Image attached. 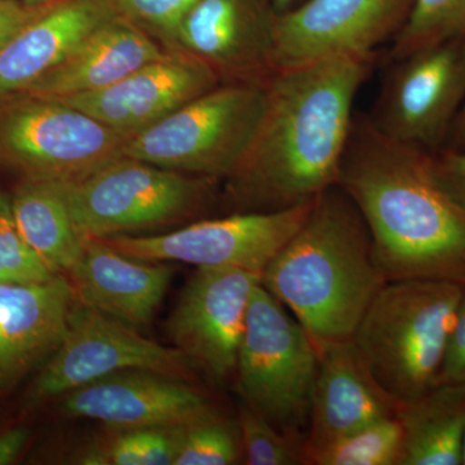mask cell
Listing matches in <instances>:
<instances>
[{
  "instance_id": "obj_1",
  "label": "cell",
  "mask_w": 465,
  "mask_h": 465,
  "mask_svg": "<svg viewBox=\"0 0 465 465\" xmlns=\"http://www.w3.org/2000/svg\"><path fill=\"white\" fill-rule=\"evenodd\" d=\"M372 65L374 58H329L269 76L258 136L226 179L238 213L302 206L336 185L354 101Z\"/></svg>"
},
{
  "instance_id": "obj_2",
  "label": "cell",
  "mask_w": 465,
  "mask_h": 465,
  "mask_svg": "<svg viewBox=\"0 0 465 465\" xmlns=\"http://www.w3.org/2000/svg\"><path fill=\"white\" fill-rule=\"evenodd\" d=\"M336 183L365 219L388 282L465 286V213L437 182L432 154L388 139L356 113Z\"/></svg>"
},
{
  "instance_id": "obj_3",
  "label": "cell",
  "mask_w": 465,
  "mask_h": 465,
  "mask_svg": "<svg viewBox=\"0 0 465 465\" xmlns=\"http://www.w3.org/2000/svg\"><path fill=\"white\" fill-rule=\"evenodd\" d=\"M387 282L365 219L338 183L318 195L262 274V286L298 320L317 351L351 341Z\"/></svg>"
},
{
  "instance_id": "obj_4",
  "label": "cell",
  "mask_w": 465,
  "mask_h": 465,
  "mask_svg": "<svg viewBox=\"0 0 465 465\" xmlns=\"http://www.w3.org/2000/svg\"><path fill=\"white\" fill-rule=\"evenodd\" d=\"M464 289L446 281H390L361 318L351 342L372 378L400 403L439 384Z\"/></svg>"
},
{
  "instance_id": "obj_5",
  "label": "cell",
  "mask_w": 465,
  "mask_h": 465,
  "mask_svg": "<svg viewBox=\"0 0 465 465\" xmlns=\"http://www.w3.org/2000/svg\"><path fill=\"white\" fill-rule=\"evenodd\" d=\"M265 106V84L216 85L128 139L122 154L176 173L229 179L252 148Z\"/></svg>"
},
{
  "instance_id": "obj_6",
  "label": "cell",
  "mask_w": 465,
  "mask_h": 465,
  "mask_svg": "<svg viewBox=\"0 0 465 465\" xmlns=\"http://www.w3.org/2000/svg\"><path fill=\"white\" fill-rule=\"evenodd\" d=\"M317 370L316 345L260 282L251 296L235 367L242 402L282 432L307 437Z\"/></svg>"
},
{
  "instance_id": "obj_7",
  "label": "cell",
  "mask_w": 465,
  "mask_h": 465,
  "mask_svg": "<svg viewBox=\"0 0 465 465\" xmlns=\"http://www.w3.org/2000/svg\"><path fill=\"white\" fill-rule=\"evenodd\" d=\"M127 140L56 99L0 94V167L26 180L78 182L124 157Z\"/></svg>"
},
{
  "instance_id": "obj_8",
  "label": "cell",
  "mask_w": 465,
  "mask_h": 465,
  "mask_svg": "<svg viewBox=\"0 0 465 465\" xmlns=\"http://www.w3.org/2000/svg\"><path fill=\"white\" fill-rule=\"evenodd\" d=\"M213 180L121 157L63 185L82 237L106 238L158 228L197 213L210 200Z\"/></svg>"
},
{
  "instance_id": "obj_9",
  "label": "cell",
  "mask_w": 465,
  "mask_h": 465,
  "mask_svg": "<svg viewBox=\"0 0 465 465\" xmlns=\"http://www.w3.org/2000/svg\"><path fill=\"white\" fill-rule=\"evenodd\" d=\"M391 63L367 118L393 142L440 152L465 103V36Z\"/></svg>"
},
{
  "instance_id": "obj_10",
  "label": "cell",
  "mask_w": 465,
  "mask_h": 465,
  "mask_svg": "<svg viewBox=\"0 0 465 465\" xmlns=\"http://www.w3.org/2000/svg\"><path fill=\"white\" fill-rule=\"evenodd\" d=\"M312 203L266 213H235L164 234L113 235L99 240L124 255L145 262L237 268L262 275L305 222Z\"/></svg>"
},
{
  "instance_id": "obj_11",
  "label": "cell",
  "mask_w": 465,
  "mask_h": 465,
  "mask_svg": "<svg viewBox=\"0 0 465 465\" xmlns=\"http://www.w3.org/2000/svg\"><path fill=\"white\" fill-rule=\"evenodd\" d=\"M124 370H148L192 381L195 367L177 348L143 338L139 330L76 302L63 341L34 381L30 399L64 396Z\"/></svg>"
},
{
  "instance_id": "obj_12",
  "label": "cell",
  "mask_w": 465,
  "mask_h": 465,
  "mask_svg": "<svg viewBox=\"0 0 465 465\" xmlns=\"http://www.w3.org/2000/svg\"><path fill=\"white\" fill-rule=\"evenodd\" d=\"M262 275L237 268H197L168 321L174 348L216 382L235 374L252 291Z\"/></svg>"
},
{
  "instance_id": "obj_13",
  "label": "cell",
  "mask_w": 465,
  "mask_h": 465,
  "mask_svg": "<svg viewBox=\"0 0 465 465\" xmlns=\"http://www.w3.org/2000/svg\"><path fill=\"white\" fill-rule=\"evenodd\" d=\"M411 0H307L275 20V70L339 57L374 58Z\"/></svg>"
},
{
  "instance_id": "obj_14",
  "label": "cell",
  "mask_w": 465,
  "mask_h": 465,
  "mask_svg": "<svg viewBox=\"0 0 465 465\" xmlns=\"http://www.w3.org/2000/svg\"><path fill=\"white\" fill-rule=\"evenodd\" d=\"M271 0H198L183 18L173 50L200 58L229 84H265L275 72Z\"/></svg>"
},
{
  "instance_id": "obj_15",
  "label": "cell",
  "mask_w": 465,
  "mask_h": 465,
  "mask_svg": "<svg viewBox=\"0 0 465 465\" xmlns=\"http://www.w3.org/2000/svg\"><path fill=\"white\" fill-rule=\"evenodd\" d=\"M220 82L200 58L170 50L104 90L56 100L131 139Z\"/></svg>"
},
{
  "instance_id": "obj_16",
  "label": "cell",
  "mask_w": 465,
  "mask_h": 465,
  "mask_svg": "<svg viewBox=\"0 0 465 465\" xmlns=\"http://www.w3.org/2000/svg\"><path fill=\"white\" fill-rule=\"evenodd\" d=\"M63 410L110 428L186 425L219 412L191 381L148 370L113 372L76 388L64 394Z\"/></svg>"
},
{
  "instance_id": "obj_17",
  "label": "cell",
  "mask_w": 465,
  "mask_h": 465,
  "mask_svg": "<svg viewBox=\"0 0 465 465\" xmlns=\"http://www.w3.org/2000/svg\"><path fill=\"white\" fill-rule=\"evenodd\" d=\"M173 272L166 262L130 258L99 238H84L67 274L76 302L140 330L157 314Z\"/></svg>"
},
{
  "instance_id": "obj_18",
  "label": "cell",
  "mask_w": 465,
  "mask_h": 465,
  "mask_svg": "<svg viewBox=\"0 0 465 465\" xmlns=\"http://www.w3.org/2000/svg\"><path fill=\"white\" fill-rule=\"evenodd\" d=\"M401 405L372 378L351 341L321 349L305 458L345 434L396 418Z\"/></svg>"
},
{
  "instance_id": "obj_19",
  "label": "cell",
  "mask_w": 465,
  "mask_h": 465,
  "mask_svg": "<svg viewBox=\"0 0 465 465\" xmlns=\"http://www.w3.org/2000/svg\"><path fill=\"white\" fill-rule=\"evenodd\" d=\"M164 52L153 36L118 14L92 30L24 92L56 99L104 90Z\"/></svg>"
},
{
  "instance_id": "obj_20",
  "label": "cell",
  "mask_w": 465,
  "mask_h": 465,
  "mask_svg": "<svg viewBox=\"0 0 465 465\" xmlns=\"http://www.w3.org/2000/svg\"><path fill=\"white\" fill-rule=\"evenodd\" d=\"M76 302L56 274L41 283H0V376H11L56 351Z\"/></svg>"
},
{
  "instance_id": "obj_21",
  "label": "cell",
  "mask_w": 465,
  "mask_h": 465,
  "mask_svg": "<svg viewBox=\"0 0 465 465\" xmlns=\"http://www.w3.org/2000/svg\"><path fill=\"white\" fill-rule=\"evenodd\" d=\"M116 15L113 0H65L45 9L0 51V94L27 90Z\"/></svg>"
},
{
  "instance_id": "obj_22",
  "label": "cell",
  "mask_w": 465,
  "mask_h": 465,
  "mask_svg": "<svg viewBox=\"0 0 465 465\" xmlns=\"http://www.w3.org/2000/svg\"><path fill=\"white\" fill-rule=\"evenodd\" d=\"M400 465H461L465 385L440 384L402 403Z\"/></svg>"
},
{
  "instance_id": "obj_23",
  "label": "cell",
  "mask_w": 465,
  "mask_h": 465,
  "mask_svg": "<svg viewBox=\"0 0 465 465\" xmlns=\"http://www.w3.org/2000/svg\"><path fill=\"white\" fill-rule=\"evenodd\" d=\"M11 203L18 232L54 274L69 273L84 250L63 183L25 180Z\"/></svg>"
},
{
  "instance_id": "obj_24",
  "label": "cell",
  "mask_w": 465,
  "mask_h": 465,
  "mask_svg": "<svg viewBox=\"0 0 465 465\" xmlns=\"http://www.w3.org/2000/svg\"><path fill=\"white\" fill-rule=\"evenodd\" d=\"M402 427L399 418L382 419L308 452L311 465H400Z\"/></svg>"
},
{
  "instance_id": "obj_25",
  "label": "cell",
  "mask_w": 465,
  "mask_h": 465,
  "mask_svg": "<svg viewBox=\"0 0 465 465\" xmlns=\"http://www.w3.org/2000/svg\"><path fill=\"white\" fill-rule=\"evenodd\" d=\"M465 36V0H411L399 33L394 35L391 60L437 43Z\"/></svg>"
},
{
  "instance_id": "obj_26",
  "label": "cell",
  "mask_w": 465,
  "mask_h": 465,
  "mask_svg": "<svg viewBox=\"0 0 465 465\" xmlns=\"http://www.w3.org/2000/svg\"><path fill=\"white\" fill-rule=\"evenodd\" d=\"M243 460L237 419L222 412L186 425L173 465H232Z\"/></svg>"
},
{
  "instance_id": "obj_27",
  "label": "cell",
  "mask_w": 465,
  "mask_h": 465,
  "mask_svg": "<svg viewBox=\"0 0 465 465\" xmlns=\"http://www.w3.org/2000/svg\"><path fill=\"white\" fill-rule=\"evenodd\" d=\"M237 421L247 464H305L307 437L282 432L244 402L238 406Z\"/></svg>"
},
{
  "instance_id": "obj_28",
  "label": "cell",
  "mask_w": 465,
  "mask_h": 465,
  "mask_svg": "<svg viewBox=\"0 0 465 465\" xmlns=\"http://www.w3.org/2000/svg\"><path fill=\"white\" fill-rule=\"evenodd\" d=\"M54 275L24 240L11 210L0 213V283H41Z\"/></svg>"
},
{
  "instance_id": "obj_29",
  "label": "cell",
  "mask_w": 465,
  "mask_h": 465,
  "mask_svg": "<svg viewBox=\"0 0 465 465\" xmlns=\"http://www.w3.org/2000/svg\"><path fill=\"white\" fill-rule=\"evenodd\" d=\"M198 0H113L121 16L173 50L183 18Z\"/></svg>"
},
{
  "instance_id": "obj_30",
  "label": "cell",
  "mask_w": 465,
  "mask_h": 465,
  "mask_svg": "<svg viewBox=\"0 0 465 465\" xmlns=\"http://www.w3.org/2000/svg\"><path fill=\"white\" fill-rule=\"evenodd\" d=\"M432 166L440 188L465 213V150L440 149Z\"/></svg>"
},
{
  "instance_id": "obj_31",
  "label": "cell",
  "mask_w": 465,
  "mask_h": 465,
  "mask_svg": "<svg viewBox=\"0 0 465 465\" xmlns=\"http://www.w3.org/2000/svg\"><path fill=\"white\" fill-rule=\"evenodd\" d=\"M465 385V289L450 333L439 384Z\"/></svg>"
},
{
  "instance_id": "obj_32",
  "label": "cell",
  "mask_w": 465,
  "mask_h": 465,
  "mask_svg": "<svg viewBox=\"0 0 465 465\" xmlns=\"http://www.w3.org/2000/svg\"><path fill=\"white\" fill-rule=\"evenodd\" d=\"M51 5H54L27 7L14 0H0V51L24 26Z\"/></svg>"
},
{
  "instance_id": "obj_33",
  "label": "cell",
  "mask_w": 465,
  "mask_h": 465,
  "mask_svg": "<svg viewBox=\"0 0 465 465\" xmlns=\"http://www.w3.org/2000/svg\"><path fill=\"white\" fill-rule=\"evenodd\" d=\"M29 430L26 428H14L0 434V465L9 464L25 448Z\"/></svg>"
},
{
  "instance_id": "obj_34",
  "label": "cell",
  "mask_w": 465,
  "mask_h": 465,
  "mask_svg": "<svg viewBox=\"0 0 465 465\" xmlns=\"http://www.w3.org/2000/svg\"><path fill=\"white\" fill-rule=\"evenodd\" d=\"M443 149L465 150V103L452 124Z\"/></svg>"
},
{
  "instance_id": "obj_35",
  "label": "cell",
  "mask_w": 465,
  "mask_h": 465,
  "mask_svg": "<svg viewBox=\"0 0 465 465\" xmlns=\"http://www.w3.org/2000/svg\"><path fill=\"white\" fill-rule=\"evenodd\" d=\"M20 5L27 7H42V5H56V3L65 2V0H14Z\"/></svg>"
},
{
  "instance_id": "obj_36",
  "label": "cell",
  "mask_w": 465,
  "mask_h": 465,
  "mask_svg": "<svg viewBox=\"0 0 465 465\" xmlns=\"http://www.w3.org/2000/svg\"><path fill=\"white\" fill-rule=\"evenodd\" d=\"M271 3L273 5L275 14L282 15L292 8L293 0H271Z\"/></svg>"
},
{
  "instance_id": "obj_37",
  "label": "cell",
  "mask_w": 465,
  "mask_h": 465,
  "mask_svg": "<svg viewBox=\"0 0 465 465\" xmlns=\"http://www.w3.org/2000/svg\"><path fill=\"white\" fill-rule=\"evenodd\" d=\"M9 210H11V203H9L7 198L0 193V213Z\"/></svg>"
},
{
  "instance_id": "obj_38",
  "label": "cell",
  "mask_w": 465,
  "mask_h": 465,
  "mask_svg": "<svg viewBox=\"0 0 465 465\" xmlns=\"http://www.w3.org/2000/svg\"><path fill=\"white\" fill-rule=\"evenodd\" d=\"M461 465H465V425L463 432V440H461Z\"/></svg>"
}]
</instances>
